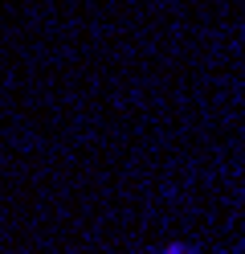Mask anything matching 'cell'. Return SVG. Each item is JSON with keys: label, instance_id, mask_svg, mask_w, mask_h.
<instances>
[{"label": "cell", "instance_id": "obj_1", "mask_svg": "<svg viewBox=\"0 0 245 254\" xmlns=\"http://www.w3.org/2000/svg\"><path fill=\"white\" fill-rule=\"evenodd\" d=\"M159 254H196V250H192V246H184V242H168Z\"/></svg>", "mask_w": 245, "mask_h": 254}]
</instances>
